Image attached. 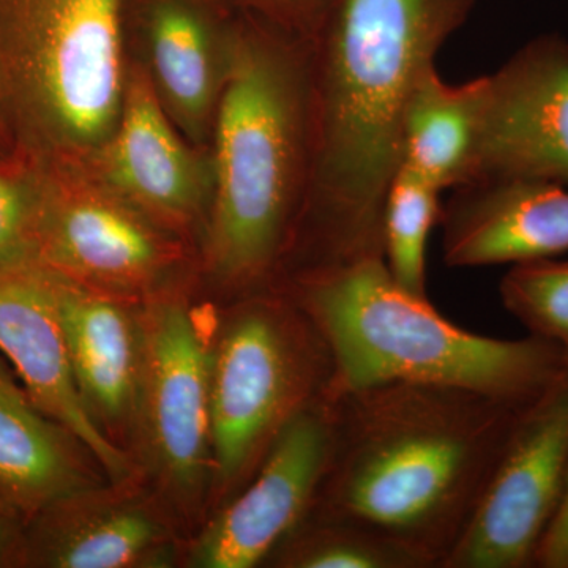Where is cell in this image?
<instances>
[{
  "label": "cell",
  "instance_id": "6da1fadb",
  "mask_svg": "<svg viewBox=\"0 0 568 568\" xmlns=\"http://www.w3.org/2000/svg\"><path fill=\"white\" fill-rule=\"evenodd\" d=\"M476 0H331L312 39L315 160L286 276L384 260L403 119Z\"/></svg>",
  "mask_w": 568,
  "mask_h": 568
},
{
  "label": "cell",
  "instance_id": "7a4b0ae2",
  "mask_svg": "<svg viewBox=\"0 0 568 568\" xmlns=\"http://www.w3.org/2000/svg\"><path fill=\"white\" fill-rule=\"evenodd\" d=\"M331 398V455L308 514L357 523L443 568L530 402L406 381Z\"/></svg>",
  "mask_w": 568,
  "mask_h": 568
},
{
  "label": "cell",
  "instance_id": "3957f363",
  "mask_svg": "<svg viewBox=\"0 0 568 568\" xmlns=\"http://www.w3.org/2000/svg\"><path fill=\"white\" fill-rule=\"evenodd\" d=\"M209 152L205 271L244 297L275 291L312 186V40L242 11Z\"/></svg>",
  "mask_w": 568,
  "mask_h": 568
},
{
  "label": "cell",
  "instance_id": "277c9868",
  "mask_svg": "<svg viewBox=\"0 0 568 568\" xmlns=\"http://www.w3.org/2000/svg\"><path fill=\"white\" fill-rule=\"evenodd\" d=\"M276 291L308 313L331 347L332 394L406 381L528 403L568 372L566 353L548 339L458 327L428 297L399 286L384 260L295 275Z\"/></svg>",
  "mask_w": 568,
  "mask_h": 568
},
{
  "label": "cell",
  "instance_id": "5b68a950",
  "mask_svg": "<svg viewBox=\"0 0 568 568\" xmlns=\"http://www.w3.org/2000/svg\"><path fill=\"white\" fill-rule=\"evenodd\" d=\"M0 78L21 156L88 162L125 102L123 0H0Z\"/></svg>",
  "mask_w": 568,
  "mask_h": 568
},
{
  "label": "cell",
  "instance_id": "8992f818",
  "mask_svg": "<svg viewBox=\"0 0 568 568\" xmlns=\"http://www.w3.org/2000/svg\"><path fill=\"white\" fill-rule=\"evenodd\" d=\"M335 362L315 321L283 291L244 297L213 346L212 487L248 484L284 426L332 392Z\"/></svg>",
  "mask_w": 568,
  "mask_h": 568
},
{
  "label": "cell",
  "instance_id": "52a82bcc",
  "mask_svg": "<svg viewBox=\"0 0 568 568\" xmlns=\"http://www.w3.org/2000/svg\"><path fill=\"white\" fill-rule=\"evenodd\" d=\"M33 166L39 197L32 264L130 302L178 286L193 245L151 222L81 164Z\"/></svg>",
  "mask_w": 568,
  "mask_h": 568
},
{
  "label": "cell",
  "instance_id": "ba28073f",
  "mask_svg": "<svg viewBox=\"0 0 568 568\" xmlns=\"http://www.w3.org/2000/svg\"><path fill=\"white\" fill-rule=\"evenodd\" d=\"M142 361L133 443L142 473L174 511L192 514L213 480V346L179 286L140 305Z\"/></svg>",
  "mask_w": 568,
  "mask_h": 568
},
{
  "label": "cell",
  "instance_id": "9c48e42d",
  "mask_svg": "<svg viewBox=\"0 0 568 568\" xmlns=\"http://www.w3.org/2000/svg\"><path fill=\"white\" fill-rule=\"evenodd\" d=\"M568 485V372L523 410L443 568L536 567Z\"/></svg>",
  "mask_w": 568,
  "mask_h": 568
},
{
  "label": "cell",
  "instance_id": "30bf717a",
  "mask_svg": "<svg viewBox=\"0 0 568 568\" xmlns=\"http://www.w3.org/2000/svg\"><path fill=\"white\" fill-rule=\"evenodd\" d=\"M568 189V40L545 33L480 77L473 183Z\"/></svg>",
  "mask_w": 568,
  "mask_h": 568
},
{
  "label": "cell",
  "instance_id": "8fae6325",
  "mask_svg": "<svg viewBox=\"0 0 568 568\" xmlns=\"http://www.w3.org/2000/svg\"><path fill=\"white\" fill-rule=\"evenodd\" d=\"M241 26L242 11L227 0H123L129 61L140 67L179 132L204 151Z\"/></svg>",
  "mask_w": 568,
  "mask_h": 568
},
{
  "label": "cell",
  "instance_id": "7c38bea8",
  "mask_svg": "<svg viewBox=\"0 0 568 568\" xmlns=\"http://www.w3.org/2000/svg\"><path fill=\"white\" fill-rule=\"evenodd\" d=\"M81 166L168 233L190 245L203 242L213 193L211 152L179 132L136 63L129 61L114 133Z\"/></svg>",
  "mask_w": 568,
  "mask_h": 568
},
{
  "label": "cell",
  "instance_id": "4fadbf2b",
  "mask_svg": "<svg viewBox=\"0 0 568 568\" xmlns=\"http://www.w3.org/2000/svg\"><path fill=\"white\" fill-rule=\"evenodd\" d=\"M332 447L331 394L291 418L250 478L194 541L200 568H252L305 518Z\"/></svg>",
  "mask_w": 568,
  "mask_h": 568
},
{
  "label": "cell",
  "instance_id": "5bb4252c",
  "mask_svg": "<svg viewBox=\"0 0 568 568\" xmlns=\"http://www.w3.org/2000/svg\"><path fill=\"white\" fill-rule=\"evenodd\" d=\"M173 510L141 481L81 489L33 515L22 567H166L174 559Z\"/></svg>",
  "mask_w": 568,
  "mask_h": 568
},
{
  "label": "cell",
  "instance_id": "9a60e30c",
  "mask_svg": "<svg viewBox=\"0 0 568 568\" xmlns=\"http://www.w3.org/2000/svg\"><path fill=\"white\" fill-rule=\"evenodd\" d=\"M0 351L33 405L92 452L111 484L141 480L133 455L100 432L82 403L51 274L39 264L0 268Z\"/></svg>",
  "mask_w": 568,
  "mask_h": 568
},
{
  "label": "cell",
  "instance_id": "2e32d148",
  "mask_svg": "<svg viewBox=\"0 0 568 568\" xmlns=\"http://www.w3.org/2000/svg\"><path fill=\"white\" fill-rule=\"evenodd\" d=\"M48 272L82 403L100 432L126 450L133 443L140 394L141 302Z\"/></svg>",
  "mask_w": 568,
  "mask_h": 568
},
{
  "label": "cell",
  "instance_id": "e0dca14e",
  "mask_svg": "<svg viewBox=\"0 0 568 568\" xmlns=\"http://www.w3.org/2000/svg\"><path fill=\"white\" fill-rule=\"evenodd\" d=\"M450 267L515 264L568 252V189L544 182L473 183L443 205Z\"/></svg>",
  "mask_w": 568,
  "mask_h": 568
},
{
  "label": "cell",
  "instance_id": "ac0fdd59",
  "mask_svg": "<svg viewBox=\"0 0 568 568\" xmlns=\"http://www.w3.org/2000/svg\"><path fill=\"white\" fill-rule=\"evenodd\" d=\"M104 481L110 480L92 452L41 413L0 366V496L31 519L55 500Z\"/></svg>",
  "mask_w": 568,
  "mask_h": 568
},
{
  "label": "cell",
  "instance_id": "d6986e66",
  "mask_svg": "<svg viewBox=\"0 0 568 568\" xmlns=\"http://www.w3.org/2000/svg\"><path fill=\"white\" fill-rule=\"evenodd\" d=\"M480 78L452 85L436 67L418 80L403 119V162L437 186L473 182Z\"/></svg>",
  "mask_w": 568,
  "mask_h": 568
},
{
  "label": "cell",
  "instance_id": "ffe728a7",
  "mask_svg": "<svg viewBox=\"0 0 568 568\" xmlns=\"http://www.w3.org/2000/svg\"><path fill=\"white\" fill-rule=\"evenodd\" d=\"M272 556L276 566L291 568H426L409 549L375 530L315 514H306Z\"/></svg>",
  "mask_w": 568,
  "mask_h": 568
},
{
  "label": "cell",
  "instance_id": "44dd1931",
  "mask_svg": "<svg viewBox=\"0 0 568 568\" xmlns=\"http://www.w3.org/2000/svg\"><path fill=\"white\" fill-rule=\"evenodd\" d=\"M440 190L399 164L384 203V263L399 286L410 294L426 293V245L439 224Z\"/></svg>",
  "mask_w": 568,
  "mask_h": 568
},
{
  "label": "cell",
  "instance_id": "7402d4cb",
  "mask_svg": "<svg viewBox=\"0 0 568 568\" xmlns=\"http://www.w3.org/2000/svg\"><path fill=\"white\" fill-rule=\"evenodd\" d=\"M500 301L529 335L556 343L568 361V260L537 257L511 264Z\"/></svg>",
  "mask_w": 568,
  "mask_h": 568
},
{
  "label": "cell",
  "instance_id": "603a6c76",
  "mask_svg": "<svg viewBox=\"0 0 568 568\" xmlns=\"http://www.w3.org/2000/svg\"><path fill=\"white\" fill-rule=\"evenodd\" d=\"M39 179L24 156L0 162V268L31 263Z\"/></svg>",
  "mask_w": 568,
  "mask_h": 568
},
{
  "label": "cell",
  "instance_id": "cb8c5ba5",
  "mask_svg": "<svg viewBox=\"0 0 568 568\" xmlns=\"http://www.w3.org/2000/svg\"><path fill=\"white\" fill-rule=\"evenodd\" d=\"M235 9L271 22L283 31L312 40L331 0H227Z\"/></svg>",
  "mask_w": 568,
  "mask_h": 568
},
{
  "label": "cell",
  "instance_id": "d4e9b609",
  "mask_svg": "<svg viewBox=\"0 0 568 568\" xmlns=\"http://www.w3.org/2000/svg\"><path fill=\"white\" fill-rule=\"evenodd\" d=\"M29 517L0 496V568L22 567Z\"/></svg>",
  "mask_w": 568,
  "mask_h": 568
},
{
  "label": "cell",
  "instance_id": "484cf974",
  "mask_svg": "<svg viewBox=\"0 0 568 568\" xmlns=\"http://www.w3.org/2000/svg\"><path fill=\"white\" fill-rule=\"evenodd\" d=\"M536 567L568 568V485L562 506L538 547Z\"/></svg>",
  "mask_w": 568,
  "mask_h": 568
},
{
  "label": "cell",
  "instance_id": "4316f807",
  "mask_svg": "<svg viewBox=\"0 0 568 568\" xmlns=\"http://www.w3.org/2000/svg\"><path fill=\"white\" fill-rule=\"evenodd\" d=\"M18 156H20V152H18L17 138H14L13 126H11L2 78H0V162H10Z\"/></svg>",
  "mask_w": 568,
  "mask_h": 568
}]
</instances>
